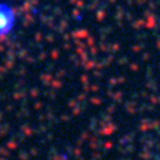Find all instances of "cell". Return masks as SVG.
<instances>
[{
  "label": "cell",
  "mask_w": 160,
  "mask_h": 160,
  "mask_svg": "<svg viewBox=\"0 0 160 160\" xmlns=\"http://www.w3.org/2000/svg\"><path fill=\"white\" fill-rule=\"evenodd\" d=\"M15 15L9 6L0 5V36L8 34L13 27Z\"/></svg>",
  "instance_id": "obj_1"
}]
</instances>
